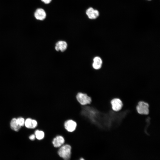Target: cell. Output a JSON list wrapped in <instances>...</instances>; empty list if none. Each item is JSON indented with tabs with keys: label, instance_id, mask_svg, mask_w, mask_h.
<instances>
[{
	"label": "cell",
	"instance_id": "2e32d148",
	"mask_svg": "<svg viewBox=\"0 0 160 160\" xmlns=\"http://www.w3.org/2000/svg\"><path fill=\"white\" fill-rule=\"evenodd\" d=\"M41 1L46 4L49 3L52 0H41Z\"/></svg>",
	"mask_w": 160,
	"mask_h": 160
},
{
	"label": "cell",
	"instance_id": "7c38bea8",
	"mask_svg": "<svg viewBox=\"0 0 160 160\" xmlns=\"http://www.w3.org/2000/svg\"><path fill=\"white\" fill-rule=\"evenodd\" d=\"M11 128L13 130L17 132L20 129L21 127L17 123V119L13 118L10 122Z\"/></svg>",
	"mask_w": 160,
	"mask_h": 160
},
{
	"label": "cell",
	"instance_id": "30bf717a",
	"mask_svg": "<svg viewBox=\"0 0 160 160\" xmlns=\"http://www.w3.org/2000/svg\"><path fill=\"white\" fill-rule=\"evenodd\" d=\"M24 124L27 128L34 129L37 126L38 123L36 120L28 118L25 121Z\"/></svg>",
	"mask_w": 160,
	"mask_h": 160
},
{
	"label": "cell",
	"instance_id": "ac0fdd59",
	"mask_svg": "<svg viewBox=\"0 0 160 160\" xmlns=\"http://www.w3.org/2000/svg\"></svg>",
	"mask_w": 160,
	"mask_h": 160
},
{
	"label": "cell",
	"instance_id": "e0dca14e",
	"mask_svg": "<svg viewBox=\"0 0 160 160\" xmlns=\"http://www.w3.org/2000/svg\"><path fill=\"white\" fill-rule=\"evenodd\" d=\"M80 160H85L83 158H80Z\"/></svg>",
	"mask_w": 160,
	"mask_h": 160
},
{
	"label": "cell",
	"instance_id": "8fae6325",
	"mask_svg": "<svg viewBox=\"0 0 160 160\" xmlns=\"http://www.w3.org/2000/svg\"><path fill=\"white\" fill-rule=\"evenodd\" d=\"M102 63L101 58L99 57H96L93 59L92 67L95 69H99L101 68Z\"/></svg>",
	"mask_w": 160,
	"mask_h": 160
},
{
	"label": "cell",
	"instance_id": "3957f363",
	"mask_svg": "<svg viewBox=\"0 0 160 160\" xmlns=\"http://www.w3.org/2000/svg\"><path fill=\"white\" fill-rule=\"evenodd\" d=\"M77 126V122L71 119L66 120L63 123V126L65 129L69 133H72L74 132L76 130Z\"/></svg>",
	"mask_w": 160,
	"mask_h": 160
},
{
	"label": "cell",
	"instance_id": "9a60e30c",
	"mask_svg": "<svg viewBox=\"0 0 160 160\" xmlns=\"http://www.w3.org/2000/svg\"><path fill=\"white\" fill-rule=\"evenodd\" d=\"M35 138V135L34 134L31 135L29 137V139L32 140H34Z\"/></svg>",
	"mask_w": 160,
	"mask_h": 160
},
{
	"label": "cell",
	"instance_id": "8992f818",
	"mask_svg": "<svg viewBox=\"0 0 160 160\" xmlns=\"http://www.w3.org/2000/svg\"><path fill=\"white\" fill-rule=\"evenodd\" d=\"M65 142V139L62 136L58 135L53 138L52 143L54 147L57 148L62 146Z\"/></svg>",
	"mask_w": 160,
	"mask_h": 160
},
{
	"label": "cell",
	"instance_id": "9c48e42d",
	"mask_svg": "<svg viewBox=\"0 0 160 160\" xmlns=\"http://www.w3.org/2000/svg\"><path fill=\"white\" fill-rule=\"evenodd\" d=\"M67 47V44L65 41H60L56 43L55 48V50L57 51H60L63 52L66 49Z\"/></svg>",
	"mask_w": 160,
	"mask_h": 160
},
{
	"label": "cell",
	"instance_id": "5b68a950",
	"mask_svg": "<svg viewBox=\"0 0 160 160\" xmlns=\"http://www.w3.org/2000/svg\"><path fill=\"white\" fill-rule=\"evenodd\" d=\"M112 109L115 111H120L122 108L123 103L120 99L115 98L113 99L111 102Z\"/></svg>",
	"mask_w": 160,
	"mask_h": 160
},
{
	"label": "cell",
	"instance_id": "52a82bcc",
	"mask_svg": "<svg viewBox=\"0 0 160 160\" xmlns=\"http://www.w3.org/2000/svg\"><path fill=\"white\" fill-rule=\"evenodd\" d=\"M86 13L89 18L91 19H95L99 15V12L97 10L92 7L89 8L86 11Z\"/></svg>",
	"mask_w": 160,
	"mask_h": 160
},
{
	"label": "cell",
	"instance_id": "4fadbf2b",
	"mask_svg": "<svg viewBox=\"0 0 160 160\" xmlns=\"http://www.w3.org/2000/svg\"><path fill=\"white\" fill-rule=\"evenodd\" d=\"M35 135L37 139L38 140H41L44 138L45 133L43 131L37 130L35 132Z\"/></svg>",
	"mask_w": 160,
	"mask_h": 160
},
{
	"label": "cell",
	"instance_id": "277c9868",
	"mask_svg": "<svg viewBox=\"0 0 160 160\" xmlns=\"http://www.w3.org/2000/svg\"><path fill=\"white\" fill-rule=\"evenodd\" d=\"M148 104L143 101L139 102L136 107L137 112L140 114L148 115L149 113Z\"/></svg>",
	"mask_w": 160,
	"mask_h": 160
},
{
	"label": "cell",
	"instance_id": "6da1fadb",
	"mask_svg": "<svg viewBox=\"0 0 160 160\" xmlns=\"http://www.w3.org/2000/svg\"><path fill=\"white\" fill-rule=\"evenodd\" d=\"M75 97L77 102L82 106H84L90 104L92 101L91 97L86 93L78 92Z\"/></svg>",
	"mask_w": 160,
	"mask_h": 160
},
{
	"label": "cell",
	"instance_id": "7a4b0ae2",
	"mask_svg": "<svg viewBox=\"0 0 160 160\" xmlns=\"http://www.w3.org/2000/svg\"><path fill=\"white\" fill-rule=\"evenodd\" d=\"M71 146L70 145H63L61 146L58 150V154L64 160H69L71 156Z\"/></svg>",
	"mask_w": 160,
	"mask_h": 160
},
{
	"label": "cell",
	"instance_id": "5bb4252c",
	"mask_svg": "<svg viewBox=\"0 0 160 160\" xmlns=\"http://www.w3.org/2000/svg\"><path fill=\"white\" fill-rule=\"evenodd\" d=\"M24 119L22 117H19L17 119V122L18 124L21 127L23 126L25 123Z\"/></svg>",
	"mask_w": 160,
	"mask_h": 160
},
{
	"label": "cell",
	"instance_id": "ba28073f",
	"mask_svg": "<svg viewBox=\"0 0 160 160\" xmlns=\"http://www.w3.org/2000/svg\"><path fill=\"white\" fill-rule=\"evenodd\" d=\"M46 13L44 10L41 8L36 10L34 13V16L36 19L39 20H43L46 17Z\"/></svg>",
	"mask_w": 160,
	"mask_h": 160
}]
</instances>
